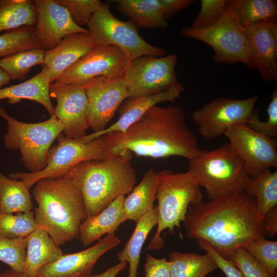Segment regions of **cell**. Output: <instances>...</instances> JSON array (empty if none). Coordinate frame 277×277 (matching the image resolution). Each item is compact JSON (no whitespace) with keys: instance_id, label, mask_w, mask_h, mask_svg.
I'll use <instances>...</instances> for the list:
<instances>
[{"instance_id":"obj_9","label":"cell","mask_w":277,"mask_h":277,"mask_svg":"<svg viewBox=\"0 0 277 277\" xmlns=\"http://www.w3.org/2000/svg\"><path fill=\"white\" fill-rule=\"evenodd\" d=\"M181 34L185 37L199 40L210 46L214 52L212 58L214 63H241L250 69H256L245 31L228 8L224 16L214 25L200 30L183 27L181 29Z\"/></svg>"},{"instance_id":"obj_38","label":"cell","mask_w":277,"mask_h":277,"mask_svg":"<svg viewBox=\"0 0 277 277\" xmlns=\"http://www.w3.org/2000/svg\"><path fill=\"white\" fill-rule=\"evenodd\" d=\"M226 1L201 0L200 12L190 27L200 30L214 25L227 12Z\"/></svg>"},{"instance_id":"obj_40","label":"cell","mask_w":277,"mask_h":277,"mask_svg":"<svg viewBox=\"0 0 277 277\" xmlns=\"http://www.w3.org/2000/svg\"><path fill=\"white\" fill-rule=\"evenodd\" d=\"M230 260L244 277H270L268 272L243 247L234 251Z\"/></svg>"},{"instance_id":"obj_20","label":"cell","mask_w":277,"mask_h":277,"mask_svg":"<svg viewBox=\"0 0 277 277\" xmlns=\"http://www.w3.org/2000/svg\"><path fill=\"white\" fill-rule=\"evenodd\" d=\"M96 46L90 32L74 33L65 36L53 49L46 50L43 66L48 70L51 84Z\"/></svg>"},{"instance_id":"obj_21","label":"cell","mask_w":277,"mask_h":277,"mask_svg":"<svg viewBox=\"0 0 277 277\" xmlns=\"http://www.w3.org/2000/svg\"><path fill=\"white\" fill-rule=\"evenodd\" d=\"M184 90L183 85L178 83L161 93L128 97L119 108V118L114 123L102 131L93 132L87 136L92 140L108 133L124 132L151 107L161 103L174 102Z\"/></svg>"},{"instance_id":"obj_10","label":"cell","mask_w":277,"mask_h":277,"mask_svg":"<svg viewBox=\"0 0 277 277\" xmlns=\"http://www.w3.org/2000/svg\"><path fill=\"white\" fill-rule=\"evenodd\" d=\"M110 7L109 2L103 3L87 24L97 46H115L130 60L143 55H165L163 48L153 46L141 37L132 22L121 21L113 15Z\"/></svg>"},{"instance_id":"obj_45","label":"cell","mask_w":277,"mask_h":277,"mask_svg":"<svg viewBox=\"0 0 277 277\" xmlns=\"http://www.w3.org/2000/svg\"><path fill=\"white\" fill-rule=\"evenodd\" d=\"M262 222L266 235L274 237L277 233V206L267 213Z\"/></svg>"},{"instance_id":"obj_29","label":"cell","mask_w":277,"mask_h":277,"mask_svg":"<svg viewBox=\"0 0 277 277\" xmlns=\"http://www.w3.org/2000/svg\"><path fill=\"white\" fill-rule=\"evenodd\" d=\"M226 4L244 30L256 23L277 18L276 1L227 0Z\"/></svg>"},{"instance_id":"obj_1","label":"cell","mask_w":277,"mask_h":277,"mask_svg":"<svg viewBox=\"0 0 277 277\" xmlns=\"http://www.w3.org/2000/svg\"><path fill=\"white\" fill-rule=\"evenodd\" d=\"M184 223L188 238L206 242L228 260L238 248L266 236L255 199L245 192L191 204Z\"/></svg>"},{"instance_id":"obj_41","label":"cell","mask_w":277,"mask_h":277,"mask_svg":"<svg viewBox=\"0 0 277 277\" xmlns=\"http://www.w3.org/2000/svg\"><path fill=\"white\" fill-rule=\"evenodd\" d=\"M270 98L267 108V120L264 122L261 121L258 115L254 117L247 125L260 133L273 138L277 135L276 88L272 92Z\"/></svg>"},{"instance_id":"obj_31","label":"cell","mask_w":277,"mask_h":277,"mask_svg":"<svg viewBox=\"0 0 277 277\" xmlns=\"http://www.w3.org/2000/svg\"><path fill=\"white\" fill-rule=\"evenodd\" d=\"M32 208L29 189L24 182L8 177L0 172V212H26Z\"/></svg>"},{"instance_id":"obj_43","label":"cell","mask_w":277,"mask_h":277,"mask_svg":"<svg viewBox=\"0 0 277 277\" xmlns=\"http://www.w3.org/2000/svg\"><path fill=\"white\" fill-rule=\"evenodd\" d=\"M144 270L145 277H171L169 263L164 258L158 259L146 255Z\"/></svg>"},{"instance_id":"obj_14","label":"cell","mask_w":277,"mask_h":277,"mask_svg":"<svg viewBox=\"0 0 277 277\" xmlns=\"http://www.w3.org/2000/svg\"><path fill=\"white\" fill-rule=\"evenodd\" d=\"M246 164L249 177L254 179L263 170L277 167V143L246 124L229 128L224 134Z\"/></svg>"},{"instance_id":"obj_18","label":"cell","mask_w":277,"mask_h":277,"mask_svg":"<svg viewBox=\"0 0 277 277\" xmlns=\"http://www.w3.org/2000/svg\"><path fill=\"white\" fill-rule=\"evenodd\" d=\"M121 240L110 232L90 248L76 253L65 254L42 267L35 277H88L98 259L118 246Z\"/></svg>"},{"instance_id":"obj_17","label":"cell","mask_w":277,"mask_h":277,"mask_svg":"<svg viewBox=\"0 0 277 277\" xmlns=\"http://www.w3.org/2000/svg\"><path fill=\"white\" fill-rule=\"evenodd\" d=\"M36 14L34 34L42 48H54L67 35L74 33H89L72 20L68 10L55 0L34 1Z\"/></svg>"},{"instance_id":"obj_2","label":"cell","mask_w":277,"mask_h":277,"mask_svg":"<svg viewBox=\"0 0 277 277\" xmlns=\"http://www.w3.org/2000/svg\"><path fill=\"white\" fill-rule=\"evenodd\" d=\"M112 133L114 152L125 150L138 156H178L190 160L200 149L180 106L154 105L124 132Z\"/></svg>"},{"instance_id":"obj_3","label":"cell","mask_w":277,"mask_h":277,"mask_svg":"<svg viewBox=\"0 0 277 277\" xmlns=\"http://www.w3.org/2000/svg\"><path fill=\"white\" fill-rule=\"evenodd\" d=\"M131 158V152L123 150L103 160L82 162L64 176L82 194L88 219L94 217L117 197L132 190L136 174Z\"/></svg>"},{"instance_id":"obj_33","label":"cell","mask_w":277,"mask_h":277,"mask_svg":"<svg viewBox=\"0 0 277 277\" xmlns=\"http://www.w3.org/2000/svg\"><path fill=\"white\" fill-rule=\"evenodd\" d=\"M43 48H34L20 51L0 58V67L11 80H24L31 68L44 64Z\"/></svg>"},{"instance_id":"obj_36","label":"cell","mask_w":277,"mask_h":277,"mask_svg":"<svg viewBox=\"0 0 277 277\" xmlns=\"http://www.w3.org/2000/svg\"><path fill=\"white\" fill-rule=\"evenodd\" d=\"M26 238L9 239L0 236V261L24 275L26 256Z\"/></svg>"},{"instance_id":"obj_23","label":"cell","mask_w":277,"mask_h":277,"mask_svg":"<svg viewBox=\"0 0 277 277\" xmlns=\"http://www.w3.org/2000/svg\"><path fill=\"white\" fill-rule=\"evenodd\" d=\"M51 84L49 71L43 67L39 73L28 80L0 89V100L7 99L11 104H16L22 99L35 101L44 107L51 116L54 114L49 92Z\"/></svg>"},{"instance_id":"obj_42","label":"cell","mask_w":277,"mask_h":277,"mask_svg":"<svg viewBox=\"0 0 277 277\" xmlns=\"http://www.w3.org/2000/svg\"><path fill=\"white\" fill-rule=\"evenodd\" d=\"M198 246L214 260L218 268L220 269L227 277H244L240 270L230 260L225 259L220 256L206 242L197 241Z\"/></svg>"},{"instance_id":"obj_8","label":"cell","mask_w":277,"mask_h":277,"mask_svg":"<svg viewBox=\"0 0 277 277\" xmlns=\"http://www.w3.org/2000/svg\"><path fill=\"white\" fill-rule=\"evenodd\" d=\"M0 116L7 124L4 136L6 148L20 150L22 162L30 173L44 169L51 145L64 129L62 122L54 114L40 123L22 122L10 116L2 107Z\"/></svg>"},{"instance_id":"obj_19","label":"cell","mask_w":277,"mask_h":277,"mask_svg":"<svg viewBox=\"0 0 277 277\" xmlns=\"http://www.w3.org/2000/svg\"><path fill=\"white\" fill-rule=\"evenodd\" d=\"M257 69L266 82L277 80V18L261 22L245 30Z\"/></svg>"},{"instance_id":"obj_7","label":"cell","mask_w":277,"mask_h":277,"mask_svg":"<svg viewBox=\"0 0 277 277\" xmlns=\"http://www.w3.org/2000/svg\"><path fill=\"white\" fill-rule=\"evenodd\" d=\"M57 144L50 149L45 168L36 173L16 172L9 177L24 182L30 189L43 179L64 177L76 165L86 161L105 160L113 155L112 133H108L90 141L84 136L71 138L61 133L57 137Z\"/></svg>"},{"instance_id":"obj_4","label":"cell","mask_w":277,"mask_h":277,"mask_svg":"<svg viewBox=\"0 0 277 277\" xmlns=\"http://www.w3.org/2000/svg\"><path fill=\"white\" fill-rule=\"evenodd\" d=\"M33 194L37 203L34 214L37 226L45 230L56 245L78 236L87 213L82 194L69 179L40 180Z\"/></svg>"},{"instance_id":"obj_27","label":"cell","mask_w":277,"mask_h":277,"mask_svg":"<svg viewBox=\"0 0 277 277\" xmlns=\"http://www.w3.org/2000/svg\"><path fill=\"white\" fill-rule=\"evenodd\" d=\"M157 191L156 172L149 169L140 183L133 188L124 202V209L128 220L136 223L154 206Z\"/></svg>"},{"instance_id":"obj_28","label":"cell","mask_w":277,"mask_h":277,"mask_svg":"<svg viewBox=\"0 0 277 277\" xmlns=\"http://www.w3.org/2000/svg\"><path fill=\"white\" fill-rule=\"evenodd\" d=\"M244 192L255 197L258 221L262 222L267 213L277 206V171L267 168L254 179L248 177L245 182Z\"/></svg>"},{"instance_id":"obj_16","label":"cell","mask_w":277,"mask_h":277,"mask_svg":"<svg viewBox=\"0 0 277 277\" xmlns=\"http://www.w3.org/2000/svg\"><path fill=\"white\" fill-rule=\"evenodd\" d=\"M50 95L56 100L54 115L64 126L63 134L69 138H78L86 135L88 103L81 83L50 85Z\"/></svg>"},{"instance_id":"obj_47","label":"cell","mask_w":277,"mask_h":277,"mask_svg":"<svg viewBox=\"0 0 277 277\" xmlns=\"http://www.w3.org/2000/svg\"><path fill=\"white\" fill-rule=\"evenodd\" d=\"M11 80L8 74L0 67V89L8 84Z\"/></svg>"},{"instance_id":"obj_35","label":"cell","mask_w":277,"mask_h":277,"mask_svg":"<svg viewBox=\"0 0 277 277\" xmlns=\"http://www.w3.org/2000/svg\"><path fill=\"white\" fill-rule=\"evenodd\" d=\"M37 227L33 212L16 215L0 212V236L9 239L26 238Z\"/></svg>"},{"instance_id":"obj_12","label":"cell","mask_w":277,"mask_h":277,"mask_svg":"<svg viewBox=\"0 0 277 277\" xmlns=\"http://www.w3.org/2000/svg\"><path fill=\"white\" fill-rule=\"evenodd\" d=\"M176 54L161 57L143 55L130 60L122 76L129 97L155 94L178 84Z\"/></svg>"},{"instance_id":"obj_44","label":"cell","mask_w":277,"mask_h":277,"mask_svg":"<svg viewBox=\"0 0 277 277\" xmlns=\"http://www.w3.org/2000/svg\"><path fill=\"white\" fill-rule=\"evenodd\" d=\"M163 13L167 19L172 15L190 6L193 0H159Z\"/></svg>"},{"instance_id":"obj_11","label":"cell","mask_w":277,"mask_h":277,"mask_svg":"<svg viewBox=\"0 0 277 277\" xmlns=\"http://www.w3.org/2000/svg\"><path fill=\"white\" fill-rule=\"evenodd\" d=\"M258 98L257 95L244 100L221 96L194 110L192 120L201 135L207 139L215 138L224 135L230 127L248 125L258 116L259 111L255 107Z\"/></svg>"},{"instance_id":"obj_48","label":"cell","mask_w":277,"mask_h":277,"mask_svg":"<svg viewBox=\"0 0 277 277\" xmlns=\"http://www.w3.org/2000/svg\"><path fill=\"white\" fill-rule=\"evenodd\" d=\"M0 277H25L23 275H21L10 269L3 272L0 273Z\"/></svg>"},{"instance_id":"obj_26","label":"cell","mask_w":277,"mask_h":277,"mask_svg":"<svg viewBox=\"0 0 277 277\" xmlns=\"http://www.w3.org/2000/svg\"><path fill=\"white\" fill-rule=\"evenodd\" d=\"M116 4L117 9L141 28H165L168 24L159 0L109 1Z\"/></svg>"},{"instance_id":"obj_22","label":"cell","mask_w":277,"mask_h":277,"mask_svg":"<svg viewBox=\"0 0 277 277\" xmlns=\"http://www.w3.org/2000/svg\"><path fill=\"white\" fill-rule=\"evenodd\" d=\"M125 198L124 195L118 196L96 216L82 223L78 236L84 246L100 240L105 234L114 232L128 220L124 209Z\"/></svg>"},{"instance_id":"obj_13","label":"cell","mask_w":277,"mask_h":277,"mask_svg":"<svg viewBox=\"0 0 277 277\" xmlns=\"http://www.w3.org/2000/svg\"><path fill=\"white\" fill-rule=\"evenodd\" d=\"M82 84L88 103V122L94 132L107 128L129 94L122 76H98Z\"/></svg>"},{"instance_id":"obj_39","label":"cell","mask_w":277,"mask_h":277,"mask_svg":"<svg viewBox=\"0 0 277 277\" xmlns=\"http://www.w3.org/2000/svg\"><path fill=\"white\" fill-rule=\"evenodd\" d=\"M65 7L77 26L87 24L92 15L103 4L99 0H55Z\"/></svg>"},{"instance_id":"obj_37","label":"cell","mask_w":277,"mask_h":277,"mask_svg":"<svg viewBox=\"0 0 277 277\" xmlns=\"http://www.w3.org/2000/svg\"><path fill=\"white\" fill-rule=\"evenodd\" d=\"M242 247L261 265L270 277H276V241L262 238L249 242Z\"/></svg>"},{"instance_id":"obj_32","label":"cell","mask_w":277,"mask_h":277,"mask_svg":"<svg viewBox=\"0 0 277 277\" xmlns=\"http://www.w3.org/2000/svg\"><path fill=\"white\" fill-rule=\"evenodd\" d=\"M36 22L34 1L0 0V32L34 27Z\"/></svg>"},{"instance_id":"obj_5","label":"cell","mask_w":277,"mask_h":277,"mask_svg":"<svg viewBox=\"0 0 277 277\" xmlns=\"http://www.w3.org/2000/svg\"><path fill=\"white\" fill-rule=\"evenodd\" d=\"M189 161L188 171L205 189L210 200L244 192L248 169L230 143L210 150L200 149Z\"/></svg>"},{"instance_id":"obj_6","label":"cell","mask_w":277,"mask_h":277,"mask_svg":"<svg viewBox=\"0 0 277 277\" xmlns=\"http://www.w3.org/2000/svg\"><path fill=\"white\" fill-rule=\"evenodd\" d=\"M156 176L159 219L156 232L146 248L150 251L164 247L162 232L168 229L170 234H173L175 227L180 230L189 206L202 201L203 198L200 186L188 171L174 173L164 169L156 172Z\"/></svg>"},{"instance_id":"obj_25","label":"cell","mask_w":277,"mask_h":277,"mask_svg":"<svg viewBox=\"0 0 277 277\" xmlns=\"http://www.w3.org/2000/svg\"><path fill=\"white\" fill-rule=\"evenodd\" d=\"M158 219V208L155 206L136 223L132 234L118 253V260L129 264L127 277H137L142 247L150 231L157 225Z\"/></svg>"},{"instance_id":"obj_34","label":"cell","mask_w":277,"mask_h":277,"mask_svg":"<svg viewBox=\"0 0 277 277\" xmlns=\"http://www.w3.org/2000/svg\"><path fill=\"white\" fill-rule=\"evenodd\" d=\"M34 27H23L0 35V58L20 51L42 48L35 35Z\"/></svg>"},{"instance_id":"obj_24","label":"cell","mask_w":277,"mask_h":277,"mask_svg":"<svg viewBox=\"0 0 277 277\" xmlns=\"http://www.w3.org/2000/svg\"><path fill=\"white\" fill-rule=\"evenodd\" d=\"M27 244L24 276L35 277L38 270L61 257L64 253L48 232L37 227L27 237Z\"/></svg>"},{"instance_id":"obj_46","label":"cell","mask_w":277,"mask_h":277,"mask_svg":"<svg viewBox=\"0 0 277 277\" xmlns=\"http://www.w3.org/2000/svg\"><path fill=\"white\" fill-rule=\"evenodd\" d=\"M127 265V262H120L117 264L108 268L102 273L95 275H91L88 277H116L118 274L126 268Z\"/></svg>"},{"instance_id":"obj_30","label":"cell","mask_w":277,"mask_h":277,"mask_svg":"<svg viewBox=\"0 0 277 277\" xmlns=\"http://www.w3.org/2000/svg\"><path fill=\"white\" fill-rule=\"evenodd\" d=\"M171 277H205L218 268L212 257L206 253H182L172 251L169 254Z\"/></svg>"},{"instance_id":"obj_15","label":"cell","mask_w":277,"mask_h":277,"mask_svg":"<svg viewBox=\"0 0 277 277\" xmlns=\"http://www.w3.org/2000/svg\"><path fill=\"white\" fill-rule=\"evenodd\" d=\"M130 60L117 47L97 46L66 70L54 82L80 83L98 76H122Z\"/></svg>"}]
</instances>
